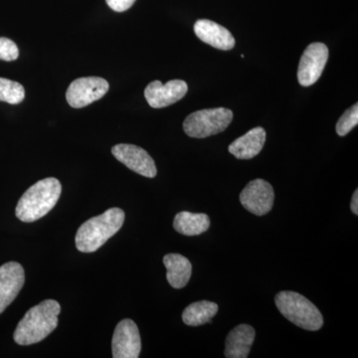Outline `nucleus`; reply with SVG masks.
Here are the masks:
<instances>
[{"mask_svg": "<svg viewBox=\"0 0 358 358\" xmlns=\"http://www.w3.org/2000/svg\"><path fill=\"white\" fill-rule=\"evenodd\" d=\"M24 282V268L20 263L8 262L0 267V315L15 300Z\"/></svg>", "mask_w": 358, "mask_h": 358, "instance_id": "nucleus-12", "label": "nucleus"}, {"mask_svg": "<svg viewBox=\"0 0 358 358\" xmlns=\"http://www.w3.org/2000/svg\"><path fill=\"white\" fill-rule=\"evenodd\" d=\"M60 312V305L54 300H45L30 308L14 331V341L20 345H31L43 341L58 327Z\"/></svg>", "mask_w": 358, "mask_h": 358, "instance_id": "nucleus-1", "label": "nucleus"}, {"mask_svg": "<svg viewBox=\"0 0 358 358\" xmlns=\"http://www.w3.org/2000/svg\"><path fill=\"white\" fill-rule=\"evenodd\" d=\"M107 80L100 77H83L74 80L66 92V99L71 107L81 109L101 100L109 91Z\"/></svg>", "mask_w": 358, "mask_h": 358, "instance_id": "nucleus-6", "label": "nucleus"}, {"mask_svg": "<svg viewBox=\"0 0 358 358\" xmlns=\"http://www.w3.org/2000/svg\"><path fill=\"white\" fill-rule=\"evenodd\" d=\"M173 227L176 231L185 236H197L209 229L210 218L204 213L179 212L174 218Z\"/></svg>", "mask_w": 358, "mask_h": 358, "instance_id": "nucleus-17", "label": "nucleus"}, {"mask_svg": "<svg viewBox=\"0 0 358 358\" xmlns=\"http://www.w3.org/2000/svg\"><path fill=\"white\" fill-rule=\"evenodd\" d=\"M194 32L202 42L219 50H231L236 44L229 30L214 21L197 20L194 24Z\"/></svg>", "mask_w": 358, "mask_h": 358, "instance_id": "nucleus-13", "label": "nucleus"}, {"mask_svg": "<svg viewBox=\"0 0 358 358\" xmlns=\"http://www.w3.org/2000/svg\"><path fill=\"white\" fill-rule=\"evenodd\" d=\"M275 192L272 185L264 179L251 181L240 194V202L246 210L263 216L272 210Z\"/></svg>", "mask_w": 358, "mask_h": 358, "instance_id": "nucleus-8", "label": "nucleus"}, {"mask_svg": "<svg viewBox=\"0 0 358 358\" xmlns=\"http://www.w3.org/2000/svg\"><path fill=\"white\" fill-rule=\"evenodd\" d=\"M124 217V210L114 207L101 215L89 219L77 231L75 238L77 249L83 253H93L100 249L110 237L119 232Z\"/></svg>", "mask_w": 358, "mask_h": 358, "instance_id": "nucleus-3", "label": "nucleus"}, {"mask_svg": "<svg viewBox=\"0 0 358 358\" xmlns=\"http://www.w3.org/2000/svg\"><path fill=\"white\" fill-rule=\"evenodd\" d=\"M20 56L17 45L6 37H0V60L15 61Z\"/></svg>", "mask_w": 358, "mask_h": 358, "instance_id": "nucleus-21", "label": "nucleus"}, {"mask_svg": "<svg viewBox=\"0 0 358 358\" xmlns=\"http://www.w3.org/2000/svg\"><path fill=\"white\" fill-rule=\"evenodd\" d=\"M358 124V105L355 103L350 109L345 110L336 124V131L339 136H345L352 131Z\"/></svg>", "mask_w": 358, "mask_h": 358, "instance_id": "nucleus-20", "label": "nucleus"}, {"mask_svg": "<svg viewBox=\"0 0 358 358\" xmlns=\"http://www.w3.org/2000/svg\"><path fill=\"white\" fill-rule=\"evenodd\" d=\"M167 273L166 279L174 289L185 288L192 277V266L187 258L180 254H167L164 257Z\"/></svg>", "mask_w": 358, "mask_h": 358, "instance_id": "nucleus-16", "label": "nucleus"}, {"mask_svg": "<svg viewBox=\"0 0 358 358\" xmlns=\"http://www.w3.org/2000/svg\"><path fill=\"white\" fill-rule=\"evenodd\" d=\"M352 213L358 215V190H355L352 195V203H350Z\"/></svg>", "mask_w": 358, "mask_h": 358, "instance_id": "nucleus-23", "label": "nucleus"}, {"mask_svg": "<svg viewBox=\"0 0 358 358\" xmlns=\"http://www.w3.org/2000/svg\"><path fill=\"white\" fill-rule=\"evenodd\" d=\"M265 141V129L258 127L233 141L228 150L238 159H251L260 154Z\"/></svg>", "mask_w": 358, "mask_h": 358, "instance_id": "nucleus-15", "label": "nucleus"}, {"mask_svg": "<svg viewBox=\"0 0 358 358\" xmlns=\"http://www.w3.org/2000/svg\"><path fill=\"white\" fill-rule=\"evenodd\" d=\"M113 357L138 358L141 350L140 331L131 320H122L115 327L112 341Z\"/></svg>", "mask_w": 358, "mask_h": 358, "instance_id": "nucleus-10", "label": "nucleus"}, {"mask_svg": "<svg viewBox=\"0 0 358 358\" xmlns=\"http://www.w3.org/2000/svg\"><path fill=\"white\" fill-rule=\"evenodd\" d=\"M108 6L117 13H124L134 6L136 0H106Z\"/></svg>", "mask_w": 358, "mask_h": 358, "instance_id": "nucleus-22", "label": "nucleus"}, {"mask_svg": "<svg viewBox=\"0 0 358 358\" xmlns=\"http://www.w3.org/2000/svg\"><path fill=\"white\" fill-rule=\"evenodd\" d=\"M217 313V303L209 301H196L183 310L182 320L186 326H202L210 322Z\"/></svg>", "mask_w": 358, "mask_h": 358, "instance_id": "nucleus-18", "label": "nucleus"}, {"mask_svg": "<svg viewBox=\"0 0 358 358\" xmlns=\"http://www.w3.org/2000/svg\"><path fill=\"white\" fill-rule=\"evenodd\" d=\"M25 90L18 82L0 78V102L18 105L24 100Z\"/></svg>", "mask_w": 358, "mask_h": 358, "instance_id": "nucleus-19", "label": "nucleus"}, {"mask_svg": "<svg viewBox=\"0 0 358 358\" xmlns=\"http://www.w3.org/2000/svg\"><path fill=\"white\" fill-rule=\"evenodd\" d=\"M255 336V329L249 324H240L235 327L226 338L225 357H248Z\"/></svg>", "mask_w": 358, "mask_h": 358, "instance_id": "nucleus-14", "label": "nucleus"}, {"mask_svg": "<svg viewBox=\"0 0 358 358\" xmlns=\"http://www.w3.org/2000/svg\"><path fill=\"white\" fill-rule=\"evenodd\" d=\"M61 192L62 185L57 178L37 181L21 196L16 206V217L26 223L39 220L55 207Z\"/></svg>", "mask_w": 358, "mask_h": 358, "instance_id": "nucleus-2", "label": "nucleus"}, {"mask_svg": "<svg viewBox=\"0 0 358 358\" xmlns=\"http://www.w3.org/2000/svg\"><path fill=\"white\" fill-rule=\"evenodd\" d=\"M329 59V48L326 44L313 42L308 45L299 63V83L303 87L315 84L322 76Z\"/></svg>", "mask_w": 358, "mask_h": 358, "instance_id": "nucleus-7", "label": "nucleus"}, {"mask_svg": "<svg viewBox=\"0 0 358 358\" xmlns=\"http://www.w3.org/2000/svg\"><path fill=\"white\" fill-rule=\"evenodd\" d=\"M275 303L280 313L301 329L315 331L324 326L322 313L303 294L291 291L280 292L275 296Z\"/></svg>", "mask_w": 358, "mask_h": 358, "instance_id": "nucleus-4", "label": "nucleus"}, {"mask_svg": "<svg viewBox=\"0 0 358 358\" xmlns=\"http://www.w3.org/2000/svg\"><path fill=\"white\" fill-rule=\"evenodd\" d=\"M112 154L134 173L148 178L157 176V169L155 160L143 148L138 145L120 143L113 147Z\"/></svg>", "mask_w": 358, "mask_h": 358, "instance_id": "nucleus-9", "label": "nucleus"}, {"mask_svg": "<svg viewBox=\"0 0 358 358\" xmlns=\"http://www.w3.org/2000/svg\"><path fill=\"white\" fill-rule=\"evenodd\" d=\"M187 91V84L182 80H171L164 85L160 81H152L145 88V96L150 107L162 109L180 101Z\"/></svg>", "mask_w": 358, "mask_h": 358, "instance_id": "nucleus-11", "label": "nucleus"}, {"mask_svg": "<svg viewBox=\"0 0 358 358\" xmlns=\"http://www.w3.org/2000/svg\"><path fill=\"white\" fill-rule=\"evenodd\" d=\"M232 120V110L226 108L200 110L186 117L183 129L190 138H205L222 133Z\"/></svg>", "mask_w": 358, "mask_h": 358, "instance_id": "nucleus-5", "label": "nucleus"}]
</instances>
